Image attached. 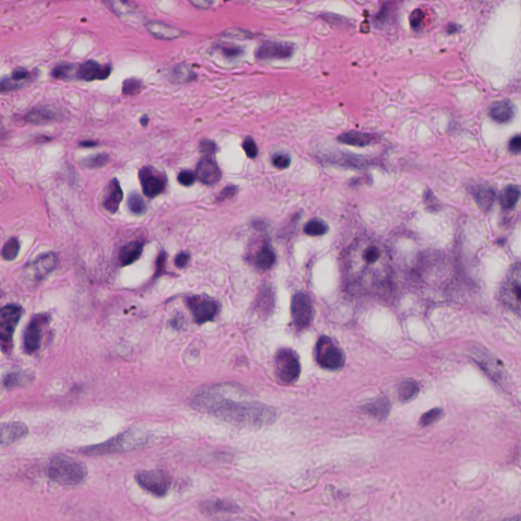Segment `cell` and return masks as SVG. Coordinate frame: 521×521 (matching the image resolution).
Here are the masks:
<instances>
[{"label":"cell","mask_w":521,"mask_h":521,"mask_svg":"<svg viewBox=\"0 0 521 521\" xmlns=\"http://www.w3.org/2000/svg\"><path fill=\"white\" fill-rule=\"evenodd\" d=\"M220 49H221V52L223 53L226 57H229V59H236V57H239L241 53V48H238V47L236 46H223Z\"/></svg>","instance_id":"cell-48"},{"label":"cell","mask_w":521,"mask_h":521,"mask_svg":"<svg viewBox=\"0 0 521 521\" xmlns=\"http://www.w3.org/2000/svg\"><path fill=\"white\" fill-rule=\"evenodd\" d=\"M147 439L148 438L146 433L143 432L140 429H130L105 443L88 447L83 450V452L88 456H102V454L132 451L144 446Z\"/></svg>","instance_id":"cell-3"},{"label":"cell","mask_w":521,"mask_h":521,"mask_svg":"<svg viewBox=\"0 0 521 521\" xmlns=\"http://www.w3.org/2000/svg\"><path fill=\"white\" fill-rule=\"evenodd\" d=\"M172 80L177 83H185L195 79V74L189 66L177 65L170 72Z\"/></svg>","instance_id":"cell-33"},{"label":"cell","mask_w":521,"mask_h":521,"mask_svg":"<svg viewBox=\"0 0 521 521\" xmlns=\"http://www.w3.org/2000/svg\"><path fill=\"white\" fill-rule=\"evenodd\" d=\"M273 164L275 167L280 168V170H285L290 165V157L287 154L276 153L272 158Z\"/></svg>","instance_id":"cell-43"},{"label":"cell","mask_w":521,"mask_h":521,"mask_svg":"<svg viewBox=\"0 0 521 521\" xmlns=\"http://www.w3.org/2000/svg\"><path fill=\"white\" fill-rule=\"evenodd\" d=\"M57 263H59V258L55 254H45L30 263L25 267V273H28L34 281H41L49 273L57 268Z\"/></svg>","instance_id":"cell-15"},{"label":"cell","mask_w":521,"mask_h":521,"mask_svg":"<svg viewBox=\"0 0 521 521\" xmlns=\"http://www.w3.org/2000/svg\"><path fill=\"white\" fill-rule=\"evenodd\" d=\"M500 298L508 309L521 317V264L512 267L506 275Z\"/></svg>","instance_id":"cell-4"},{"label":"cell","mask_w":521,"mask_h":521,"mask_svg":"<svg viewBox=\"0 0 521 521\" xmlns=\"http://www.w3.org/2000/svg\"><path fill=\"white\" fill-rule=\"evenodd\" d=\"M441 413L442 411L440 409H432V411H428V413H425L424 416H422V418H420V424H422V426H429V425L435 422L436 420L441 416Z\"/></svg>","instance_id":"cell-45"},{"label":"cell","mask_w":521,"mask_h":521,"mask_svg":"<svg viewBox=\"0 0 521 521\" xmlns=\"http://www.w3.org/2000/svg\"><path fill=\"white\" fill-rule=\"evenodd\" d=\"M329 226L327 225L325 221L319 219V218H315V219L309 220L307 224H305L304 232L307 236H321L326 234L328 232Z\"/></svg>","instance_id":"cell-31"},{"label":"cell","mask_w":521,"mask_h":521,"mask_svg":"<svg viewBox=\"0 0 521 521\" xmlns=\"http://www.w3.org/2000/svg\"><path fill=\"white\" fill-rule=\"evenodd\" d=\"M196 175L205 185H214L221 178L216 162L209 157L203 158L196 166Z\"/></svg>","instance_id":"cell-17"},{"label":"cell","mask_w":521,"mask_h":521,"mask_svg":"<svg viewBox=\"0 0 521 521\" xmlns=\"http://www.w3.org/2000/svg\"><path fill=\"white\" fill-rule=\"evenodd\" d=\"M193 2L194 6L200 8H209L212 6L213 1L214 0H191Z\"/></svg>","instance_id":"cell-54"},{"label":"cell","mask_w":521,"mask_h":521,"mask_svg":"<svg viewBox=\"0 0 521 521\" xmlns=\"http://www.w3.org/2000/svg\"><path fill=\"white\" fill-rule=\"evenodd\" d=\"M108 161V156L106 154H97L85 158L82 161L83 165L88 168H97L105 165Z\"/></svg>","instance_id":"cell-40"},{"label":"cell","mask_w":521,"mask_h":521,"mask_svg":"<svg viewBox=\"0 0 521 521\" xmlns=\"http://www.w3.org/2000/svg\"><path fill=\"white\" fill-rule=\"evenodd\" d=\"M29 376L23 373H10L4 378V385L8 388L16 387L23 385L25 382H29Z\"/></svg>","instance_id":"cell-39"},{"label":"cell","mask_w":521,"mask_h":521,"mask_svg":"<svg viewBox=\"0 0 521 521\" xmlns=\"http://www.w3.org/2000/svg\"><path fill=\"white\" fill-rule=\"evenodd\" d=\"M510 151L514 153L521 152V136H516L510 141L509 144Z\"/></svg>","instance_id":"cell-53"},{"label":"cell","mask_w":521,"mask_h":521,"mask_svg":"<svg viewBox=\"0 0 521 521\" xmlns=\"http://www.w3.org/2000/svg\"><path fill=\"white\" fill-rule=\"evenodd\" d=\"M123 193L119 181L116 178L112 179L106 187L103 196V207L106 211L113 214L116 213L123 201Z\"/></svg>","instance_id":"cell-19"},{"label":"cell","mask_w":521,"mask_h":521,"mask_svg":"<svg viewBox=\"0 0 521 521\" xmlns=\"http://www.w3.org/2000/svg\"><path fill=\"white\" fill-rule=\"evenodd\" d=\"M521 192L515 185H508L500 195V204L504 209H511L518 204Z\"/></svg>","instance_id":"cell-28"},{"label":"cell","mask_w":521,"mask_h":521,"mask_svg":"<svg viewBox=\"0 0 521 521\" xmlns=\"http://www.w3.org/2000/svg\"><path fill=\"white\" fill-rule=\"evenodd\" d=\"M19 252H20V243H19L17 238H10V241H6V245H3L2 249V257L6 260H12L18 257Z\"/></svg>","instance_id":"cell-34"},{"label":"cell","mask_w":521,"mask_h":521,"mask_svg":"<svg viewBox=\"0 0 521 521\" xmlns=\"http://www.w3.org/2000/svg\"><path fill=\"white\" fill-rule=\"evenodd\" d=\"M203 511L205 512H228L232 511V505L223 501L205 502L202 504Z\"/></svg>","instance_id":"cell-38"},{"label":"cell","mask_w":521,"mask_h":521,"mask_svg":"<svg viewBox=\"0 0 521 521\" xmlns=\"http://www.w3.org/2000/svg\"><path fill=\"white\" fill-rule=\"evenodd\" d=\"M127 205H129L130 210L132 211L134 214H143V213L146 211V203H145L144 198L139 195V194H130L129 201H127Z\"/></svg>","instance_id":"cell-35"},{"label":"cell","mask_w":521,"mask_h":521,"mask_svg":"<svg viewBox=\"0 0 521 521\" xmlns=\"http://www.w3.org/2000/svg\"><path fill=\"white\" fill-rule=\"evenodd\" d=\"M111 68L108 65H101L94 61H89L78 68L76 76L81 80L91 81L105 80L110 76Z\"/></svg>","instance_id":"cell-16"},{"label":"cell","mask_w":521,"mask_h":521,"mask_svg":"<svg viewBox=\"0 0 521 521\" xmlns=\"http://www.w3.org/2000/svg\"><path fill=\"white\" fill-rule=\"evenodd\" d=\"M275 262H276V256L270 245H265L256 254V266L260 270H269L274 266Z\"/></svg>","instance_id":"cell-26"},{"label":"cell","mask_w":521,"mask_h":521,"mask_svg":"<svg viewBox=\"0 0 521 521\" xmlns=\"http://www.w3.org/2000/svg\"><path fill=\"white\" fill-rule=\"evenodd\" d=\"M495 198H496V194L493 190L488 189V187L480 189L476 196L478 206L484 210H488L492 207L493 203L495 202Z\"/></svg>","instance_id":"cell-32"},{"label":"cell","mask_w":521,"mask_h":521,"mask_svg":"<svg viewBox=\"0 0 521 521\" xmlns=\"http://www.w3.org/2000/svg\"><path fill=\"white\" fill-rule=\"evenodd\" d=\"M200 149L201 152L211 155V154L216 152V145L212 141L204 140L201 143Z\"/></svg>","instance_id":"cell-49"},{"label":"cell","mask_w":521,"mask_h":521,"mask_svg":"<svg viewBox=\"0 0 521 521\" xmlns=\"http://www.w3.org/2000/svg\"><path fill=\"white\" fill-rule=\"evenodd\" d=\"M380 257H381V251H380L379 247H375V245L367 247L362 253V259L368 264H375L379 260Z\"/></svg>","instance_id":"cell-42"},{"label":"cell","mask_w":521,"mask_h":521,"mask_svg":"<svg viewBox=\"0 0 521 521\" xmlns=\"http://www.w3.org/2000/svg\"><path fill=\"white\" fill-rule=\"evenodd\" d=\"M187 305L196 324L207 323L216 317L218 304L206 296H191L187 298Z\"/></svg>","instance_id":"cell-11"},{"label":"cell","mask_w":521,"mask_h":521,"mask_svg":"<svg viewBox=\"0 0 521 521\" xmlns=\"http://www.w3.org/2000/svg\"><path fill=\"white\" fill-rule=\"evenodd\" d=\"M57 113L49 108L34 109L25 116V121L31 123H36V125L50 123V121H57Z\"/></svg>","instance_id":"cell-25"},{"label":"cell","mask_w":521,"mask_h":521,"mask_svg":"<svg viewBox=\"0 0 521 521\" xmlns=\"http://www.w3.org/2000/svg\"><path fill=\"white\" fill-rule=\"evenodd\" d=\"M241 390L232 384H216L196 391L191 405L198 413L216 416L224 422L249 428L271 425L277 418L276 409L257 401L238 398Z\"/></svg>","instance_id":"cell-1"},{"label":"cell","mask_w":521,"mask_h":521,"mask_svg":"<svg viewBox=\"0 0 521 521\" xmlns=\"http://www.w3.org/2000/svg\"><path fill=\"white\" fill-rule=\"evenodd\" d=\"M418 393V384L411 381V380H405V381L401 382L400 385L398 386V397L403 402L413 400Z\"/></svg>","instance_id":"cell-30"},{"label":"cell","mask_w":521,"mask_h":521,"mask_svg":"<svg viewBox=\"0 0 521 521\" xmlns=\"http://www.w3.org/2000/svg\"><path fill=\"white\" fill-rule=\"evenodd\" d=\"M292 315L294 325L300 330L311 325L314 316L313 303L305 292H298L292 298Z\"/></svg>","instance_id":"cell-9"},{"label":"cell","mask_w":521,"mask_h":521,"mask_svg":"<svg viewBox=\"0 0 521 521\" xmlns=\"http://www.w3.org/2000/svg\"><path fill=\"white\" fill-rule=\"evenodd\" d=\"M104 2L119 17H129L136 10V6L130 0H104Z\"/></svg>","instance_id":"cell-29"},{"label":"cell","mask_w":521,"mask_h":521,"mask_svg":"<svg viewBox=\"0 0 521 521\" xmlns=\"http://www.w3.org/2000/svg\"><path fill=\"white\" fill-rule=\"evenodd\" d=\"M47 323H48V317L39 314V315L34 316L28 324L25 335H23V347L27 354H34L41 347L42 333Z\"/></svg>","instance_id":"cell-12"},{"label":"cell","mask_w":521,"mask_h":521,"mask_svg":"<svg viewBox=\"0 0 521 521\" xmlns=\"http://www.w3.org/2000/svg\"><path fill=\"white\" fill-rule=\"evenodd\" d=\"M136 480L141 488L157 497L165 496L170 490V478L164 471L158 469L139 471Z\"/></svg>","instance_id":"cell-8"},{"label":"cell","mask_w":521,"mask_h":521,"mask_svg":"<svg viewBox=\"0 0 521 521\" xmlns=\"http://www.w3.org/2000/svg\"><path fill=\"white\" fill-rule=\"evenodd\" d=\"M165 262L166 254L162 252L159 257L157 258V260H156V276H159V275L163 273L164 268H165Z\"/></svg>","instance_id":"cell-51"},{"label":"cell","mask_w":521,"mask_h":521,"mask_svg":"<svg viewBox=\"0 0 521 521\" xmlns=\"http://www.w3.org/2000/svg\"><path fill=\"white\" fill-rule=\"evenodd\" d=\"M175 265L178 268H185L190 262V255L187 253H181L175 258Z\"/></svg>","instance_id":"cell-52"},{"label":"cell","mask_w":521,"mask_h":521,"mask_svg":"<svg viewBox=\"0 0 521 521\" xmlns=\"http://www.w3.org/2000/svg\"><path fill=\"white\" fill-rule=\"evenodd\" d=\"M236 193H238V187H234V185H228V187H226L225 189L221 192V194L218 196V198H219L220 201H225L227 200V198H234V196L236 195Z\"/></svg>","instance_id":"cell-50"},{"label":"cell","mask_w":521,"mask_h":521,"mask_svg":"<svg viewBox=\"0 0 521 521\" xmlns=\"http://www.w3.org/2000/svg\"><path fill=\"white\" fill-rule=\"evenodd\" d=\"M32 74L23 68H17L12 72L10 78H6L1 81V91H12L25 86V83L31 80Z\"/></svg>","instance_id":"cell-21"},{"label":"cell","mask_w":521,"mask_h":521,"mask_svg":"<svg viewBox=\"0 0 521 521\" xmlns=\"http://www.w3.org/2000/svg\"><path fill=\"white\" fill-rule=\"evenodd\" d=\"M74 70H78V68L74 65H70V63H61L57 65L53 68L52 76L55 79H70L74 76Z\"/></svg>","instance_id":"cell-36"},{"label":"cell","mask_w":521,"mask_h":521,"mask_svg":"<svg viewBox=\"0 0 521 521\" xmlns=\"http://www.w3.org/2000/svg\"><path fill=\"white\" fill-rule=\"evenodd\" d=\"M97 145V143L95 142H82L81 143V146L83 147H94Z\"/></svg>","instance_id":"cell-55"},{"label":"cell","mask_w":521,"mask_h":521,"mask_svg":"<svg viewBox=\"0 0 521 521\" xmlns=\"http://www.w3.org/2000/svg\"><path fill=\"white\" fill-rule=\"evenodd\" d=\"M143 192L148 198H155L165 189V177L151 167H144L139 172Z\"/></svg>","instance_id":"cell-13"},{"label":"cell","mask_w":521,"mask_h":521,"mask_svg":"<svg viewBox=\"0 0 521 521\" xmlns=\"http://www.w3.org/2000/svg\"><path fill=\"white\" fill-rule=\"evenodd\" d=\"M28 434V428L23 422H3L1 425L2 447L10 445L19 440L23 439Z\"/></svg>","instance_id":"cell-18"},{"label":"cell","mask_w":521,"mask_h":521,"mask_svg":"<svg viewBox=\"0 0 521 521\" xmlns=\"http://www.w3.org/2000/svg\"><path fill=\"white\" fill-rule=\"evenodd\" d=\"M147 29L152 34L154 37L158 38V39L174 40L181 36V32L179 30L162 23H147Z\"/></svg>","instance_id":"cell-22"},{"label":"cell","mask_w":521,"mask_h":521,"mask_svg":"<svg viewBox=\"0 0 521 521\" xmlns=\"http://www.w3.org/2000/svg\"><path fill=\"white\" fill-rule=\"evenodd\" d=\"M143 247H144V243H141V241H134V243H130L123 247L121 249V254H119V260H121V264L123 266H127V265L136 262L142 255Z\"/></svg>","instance_id":"cell-24"},{"label":"cell","mask_w":521,"mask_h":521,"mask_svg":"<svg viewBox=\"0 0 521 521\" xmlns=\"http://www.w3.org/2000/svg\"><path fill=\"white\" fill-rule=\"evenodd\" d=\"M318 364L324 369H338L345 364V356L336 343L328 336L320 337L315 348Z\"/></svg>","instance_id":"cell-6"},{"label":"cell","mask_w":521,"mask_h":521,"mask_svg":"<svg viewBox=\"0 0 521 521\" xmlns=\"http://www.w3.org/2000/svg\"><path fill=\"white\" fill-rule=\"evenodd\" d=\"M148 116H146V115H145V116H143V119H141V123H142L143 127H147V125H148Z\"/></svg>","instance_id":"cell-56"},{"label":"cell","mask_w":521,"mask_h":521,"mask_svg":"<svg viewBox=\"0 0 521 521\" xmlns=\"http://www.w3.org/2000/svg\"><path fill=\"white\" fill-rule=\"evenodd\" d=\"M296 47L284 42H266L256 51V57L260 61H277L287 59L294 55Z\"/></svg>","instance_id":"cell-14"},{"label":"cell","mask_w":521,"mask_h":521,"mask_svg":"<svg viewBox=\"0 0 521 521\" xmlns=\"http://www.w3.org/2000/svg\"><path fill=\"white\" fill-rule=\"evenodd\" d=\"M87 473L86 467L70 456L59 454L49 463L48 477L61 486H78L86 480Z\"/></svg>","instance_id":"cell-2"},{"label":"cell","mask_w":521,"mask_h":521,"mask_svg":"<svg viewBox=\"0 0 521 521\" xmlns=\"http://www.w3.org/2000/svg\"><path fill=\"white\" fill-rule=\"evenodd\" d=\"M422 20H424V14H422V10H414L411 16V27H413L414 30H418V28L422 25Z\"/></svg>","instance_id":"cell-47"},{"label":"cell","mask_w":521,"mask_h":521,"mask_svg":"<svg viewBox=\"0 0 521 521\" xmlns=\"http://www.w3.org/2000/svg\"><path fill=\"white\" fill-rule=\"evenodd\" d=\"M338 141L343 144L350 145V146L366 147L371 144L374 141V136L368 134V132L352 130V132H347L341 134Z\"/></svg>","instance_id":"cell-23"},{"label":"cell","mask_w":521,"mask_h":521,"mask_svg":"<svg viewBox=\"0 0 521 521\" xmlns=\"http://www.w3.org/2000/svg\"><path fill=\"white\" fill-rule=\"evenodd\" d=\"M272 292H271L270 288H264L259 294L258 309L266 314L272 309Z\"/></svg>","instance_id":"cell-37"},{"label":"cell","mask_w":521,"mask_h":521,"mask_svg":"<svg viewBox=\"0 0 521 521\" xmlns=\"http://www.w3.org/2000/svg\"><path fill=\"white\" fill-rule=\"evenodd\" d=\"M489 115L496 123H507L513 119L515 115V108L509 100H500L490 106Z\"/></svg>","instance_id":"cell-20"},{"label":"cell","mask_w":521,"mask_h":521,"mask_svg":"<svg viewBox=\"0 0 521 521\" xmlns=\"http://www.w3.org/2000/svg\"><path fill=\"white\" fill-rule=\"evenodd\" d=\"M177 179H178L181 185H185V187H190V185H192L195 183L196 176L193 172H181V174H178Z\"/></svg>","instance_id":"cell-46"},{"label":"cell","mask_w":521,"mask_h":521,"mask_svg":"<svg viewBox=\"0 0 521 521\" xmlns=\"http://www.w3.org/2000/svg\"><path fill=\"white\" fill-rule=\"evenodd\" d=\"M473 358H475L476 362L480 365V368L484 369L488 374V376H490L491 379L494 380L499 385H507V373H506L503 365L490 352H487L482 348L475 349Z\"/></svg>","instance_id":"cell-10"},{"label":"cell","mask_w":521,"mask_h":521,"mask_svg":"<svg viewBox=\"0 0 521 521\" xmlns=\"http://www.w3.org/2000/svg\"><path fill=\"white\" fill-rule=\"evenodd\" d=\"M243 150H245V154H247V157L252 158V159L257 157L258 146L256 145L255 141H254L253 139L249 138H249L245 139V140L243 141Z\"/></svg>","instance_id":"cell-44"},{"label":"cell","mask_w":521,"mask_h":521,"mask_svg":"<svg viewBox=\"0 0 521 521\" xmlns=\"http://www.w3.org/2000/svg\"><path fill=\"white\" fill-rule=\"evenodd\" d=\"M23 309L20 305H8L0 311V345L2 351L8 354L12 348L14 330L22 317Z\"/></svg>","instance_id":"cell-5"},{"label":"cell","mask_w":521,"mask_h":521,"mask_svg":"<svg viewBox=\"0 0 521 521\" xmlns=\"http://www.w3.org/2000/svg\"><path fill=\"white\" fill-rule=\"evenodd\" d=\"M143 89V83L138 79H129L125 81L123 86V93L125 95H136Z\"/></svg>","instance_id":"cell-41"},{"label":"cell","mask_w":521,"mask_h":521,"mask_svg":"<svg viewBox=\"0 0 521 521\" xmlns=\"http://www.w3.org/2000/svg\"><path fill=\"white\" fill-rule=\"evenodd\" d=\"M390 409L391 405L388 398L378 399L375 402L369 403L364 407V411L377 420H385L389 414Z\"/></svg>","instance_id":"cell-27"},{"label":"cell","mask_w":521,"mask_h":521,"mask_svg":"<svg viewBox=\"0 0 521 521\" xmlns=\"http://www.w3.org/2000/svg\"><path fill=\"white\" fill-rule=\"evenodd\" d=\"M276 374L283 383H294L300 377V362L298 354L289 348H283L275 358Z\"/></svg>","instance_id":"cell-7"}]
</instances>
